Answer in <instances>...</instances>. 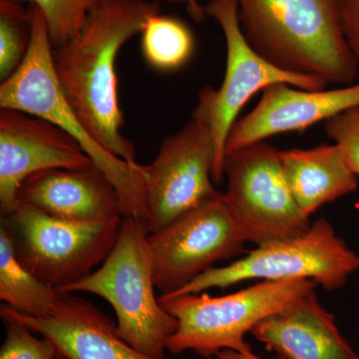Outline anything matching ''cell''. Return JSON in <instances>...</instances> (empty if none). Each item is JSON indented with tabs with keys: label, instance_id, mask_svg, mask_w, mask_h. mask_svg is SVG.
Wrapping results in <instances>:
<instances>
[{
	"label": "cell",
	"instance_id": "cell-23",
	"mask_svg": "<svg viewBox=\"0 0 359 359\" xmlns=\"http://www.w3.org/2000/svg\"><path fill=\"white\" fill-rule=\"evenodd\" d=\"M325 134L339 146L349 168L359 177V107L325 121Z\"/></svg>",
	"mask_w": 359,
	"mask_h": 359
},
{
	"label": "cell",
	"instance_id": "cell-18",
	"mask_svg": "<svg viewBox=\"0 0 359 359\" xmlns=\"http://www.w3.org/2000/svg\"><path fill=\"white\" fill-rule=\"evenodd\" d=\"M63 295L23 266L16 255L11 233L1 224L0 299L23 316L46 318L54 313Z\"/></svg>",
	"mask_w": 359,
	"mask_h": 359
},
{
	"label": "cell",
	"instance_id": "cell-25",
	"mask_svg": "<svg viewBox=\"0 0 359 359\" xmlns=\"http://www.w3.org/2000/svg\"><path fill=\"white\" fill-rule=\"evenodd\" d=\"M171 4H185L189 15L197 22H203L207 18L205 7L201 6L198 0H167Z\"/></svg>",
	"mask_w": 359,
	"mask_h": 359
},
{
	"label": "cell",
	"instance_id": "cell-4",
	"mask_svg": "<svg viewBox=\"0 0 359 359\" xmlns=\"http://www.w3.org/2000/svg\"><path fill=\"white\" fill-rule=\"evenodd\" d=\"M148 236L147 224L125 217L114 247L100 268L59 292L102 297L114 309L118 332L130 346L150 358L165 359L178 321L156 297Z\"/></svg>",
	"mask_w": 359,
	"mask_h": 359
},
{
	"label": "cell",
	"instance_id": "cell-6",
	"mask_svg": "<svg viewBox=\"0 0 359 359\" xmlns=\"http://www.w3.org/2000/svg\"><path fill=\"white\" fill-rule=\"evenodd\" d=\"M359 269V256L325 219L297 237L257 247L228 266L212 268L170 295L226 289L245 280H311L327 290L341 289Z\"/></svg>",
	"mask_w": 359,
	"mask_h": 359
},
{
	"label": "cell",
	"instance_id": "cell-21",
	"mask_svg": "<svg viewBox=\"0 0 359 359\" xmlns=\"http://www.w3.org/2000/svg\"><path fill=\"white\" fill-rule=\"evenodd\" d=\"M43 13L53 48L76 36L89 13L103 0H21Z\"/></svg>",
	"mask_w": 359,
	"mask_h": 359
},
{
	"label": "cell",
	"instance_id": "cell-20",
	"mask_svg": "<svg viewBox=\"0 0 359 359\" xmlns=\"http://www.w3.org/2000/svg\"><path fill=\"white\" fill-rule=\"evenodd\" d=\"M32 25L29 7L21 0H0V79L6 81L25 60Z\"/></svg>",
	"mask_w": 359,
	"mask_h": 359
},
{
	"label": "cell",
	"instance_id": "cell-22",
	"mask_svg": "<svg viewBox=\"0 0 359 359\" xmlns=\"http://www.w3.org/2000/svg\"><path fill=\"white\" fill-rule=\"evenodd\" d=\"M6 337L0 349V359H59L61 353L50 339H39L20 321L1 316Z\"/></svg>",
	"mask_w": 359,
	"mask_h": 359
},
{
	"label": "cell",
	"instance_id": "cell-17",
	"mask_svg": "<svg viewBox=\"0 0 359 359\" xmlns=\"http://www.w3.org/2000/svg\"><path fill=\"white\" fill-rule=\"evenodd\" d=\"M290 193L304 216L358 189V176L337 144L280 151Z\"/></svg>",
	"mask_w": 359,
	"mask_h": 359
},
{
	"label": "cell",
	"instance_id": "cell-16",
	"mask_svg": "<svg viewBox=\"0 0 359 359\" xmlns=\"http://www.w3.org/2000/svg\"><path fill=\"white\" fill-rule=\"evenodd\" d=\"M250 334L283 359H359L314 290L259 323Z\"/></svg>",
	"mask_w": 359,
	"mask_h": 359
},
{
	"label": "cell",
	"instance_id": "cell-11",
	"mask_svg": "<svg viewBox=\"0 0 359 359\" xmlns=\"http://www.w3.org/2000/svg\"><path fill=\"white\" fill-rule=\"evenodd\" d=\"M156 289L162 294L186 287L224 259L238 256L245 244L224 193L149 233Z\"/></svg>",
	"mask_w": 359,
	"mask_h": 359
},
{
	"label": "cell",
	"instance_id": "cell-24",
	"mask_svg": "<svg viewBox=\"0 0 359 359\" xmlns=\"http://www.w3.org/2000/svg\"><path fill=\"white\" fill-rule=\"evenodd\" d=\"M339 21L347 46L359 63V0H339Z\"/></svg>",
	"mask_w": 359,
	"mask_h": 359
},
{
	"label": "cell",
	"instance_id": "cell-8",
	"mask_svg": "<svg viewBox=\"0 0 359 359\" xmlns=\"http://www.w3.org/2000/svg\"><path fill=\"white\" fill-rule=\"evenodd\" d=\"M223 30L226 41V62L223 82L219 89L203 87L196 109L207 118L216 147V161L212 181L219 185L224 181L226 143L240 111L250 97L269 85L285 83L297 88L320 91L327 81L309 75L294 74L271 65L259 55L245 39L241 28L236 0H209L205 7Z\"/></svg>",
	"mask_w": 359,
	"mask_h": 359
},
{
	"label": "cell",
	"instance_id": "cell-12",
	"mask_svg": "<svg viewBox=\"0 0 359 359\" xmlns=\"http://www.w3.org/2000/svg\"><path fill=\"white\" fill-rule=\"evenodd\" d=\"M93 162L74 138L43 118L15 109L0 110V211L18 207L27 177L51 169H81Z\"/></svg>",
	"mask_w": 359,
	"mask_h": 359
},
{
	"label": "cell",
	"instance_id": "cell-7",
	"mask_svg": "<svg viewBox=\"0 0 359 359\" xmlns=\"http://www.w3.org/2000/svg\"><path fill=\"white\" fill-rule=\"evenodd\" d=\"M124 217L100 222L56 218L18 204L2 217L23 266L56 290L93 273L114 247Z\"/></svg>",
	"mask_w": 359,
	"mask_h": 359
},
{
	"label": "cell",
	"instance_id": "cell-26",
	"mask_svg": "<svg viewBox=\"0 0 359 359\" xmlns=\"http://www.w3.org/2000/svg\"><path fill=\"white\" fill-rule=\"evenodd\" d=\"M216 359H264L257 356V354L252 353V351H231V349H226V351H219L216 356ZM275 359H283L280 356Z\"/></svg>",
	"mask_w": 359,
	"mask_h": 359
},
{
	"label": "cell",
	"instance_id": "cell-1",
	"mask_svg": "<svg viewBox=\"0 0 359 359\" xmlns=\"http://www.w3.org/2000/svg\"><path fill=\"white\" fill-rule=\"evenodd\" d=\"M160 8L158 0H103L76 36L52 51L56 76L73 109L104 148L130 163L136 162V152L121 131L116 59Z\"/></svg>",
	"mask_w": 359,
	"mask_h": 359
},
{
	"label": "cell",
	"instance_id": "cell-19",
	"mask_svg": "<svg viewBox=\"0 0 359 359\" xmlns=\"http://www.w3.org/2000/svg\"><path fill=\"white\" fill-rule=\"evenodd\" d=\"M141 48L149 66L156 70L175 71L190 60L195 39L183 21L172 16H150L141 32Z\"/></svg>",
	"mask_w": 359,
	"mask_h": 359
},
{
	"label": "cell",
	"instance_id": "cell-15",
	"mask_svg": "<svg viewBox=\"0 0 359 359\" xmlns=\"http://www.w3.org/2000/svg\"><path fill=\"white\" fill-rule=\"evenodd\" d=\"M18 201L67 221L100 222L124 217L119 194L95 165L33 174L21 184Z\"/></svg>",
	"mask_w": 359,
	"mask_h": 359
},
{
	"label": "cell",
	"instance_id": "cell-13",
	"mask_svg": "<svg viewBox=\"0 0 359 359\" xmlns=\"http://www.w3.org/2000/svg\"><path fill=\"white\" fill-rule=\"evenodd\" d=\"M262 92L263 96L255 109L233 124L226 139V154L275 135L302 131L359 107V82L320 91L276 83Z\"/></svg>",
	"mask_w": 359,
	"mask_h": 359
},
{
	"label": "cell",
	"instance_id": "cell-2",
	"mask_svg": "<svg viewBox=\"0 0 359 359\" xmlns=\"http://www.w3.org/2000/svg\"><path fill=\"white\" fill-rule=\"evenodd\" d=\"M250 46L271 65L328 84L351 85L358 60L339 21V0H236Z\"/></svg>",
	"mask_w": 359,
	"mask_h": 359
},
{
	"label": "cell",
	"instance_id": "cell-27",
	"mask_svg": "<svg viewBox=\"0 0 359 359\" xmlns=\"http://www.w3.org/2000/svg\"><path fill=\"white\" fill-rule=\"evenodd\" d=\"M59 359H68V358H65V355H62V354H61L60 358H59Z\"/></svg>",
	"mask_w": 359,
	"mask_h": 359
},
{
	"label": "cell",
	"instance_id": "cell-5",
	"mask_svg": "<svg viewBox=\"0 0 359 359\" xmlns=\"http://www.w3.org/2000/svg\"><path fill=\"white\" fill-rule=\"evenodd\" d=\"M316 285L311 280H262L222 297L203 292L161 294L160 304L178 321L167 351L173 354L190 351L208 358L226 349L252 351L245 334L266 318L311 294Z\"/></svg>",
	"mask_w": 359,
	"mask_h": 359
},
{
	"label": "cell",
	"instance_id": "cell-3",
	"mask_svg": "<svg viewBox=\"0 0 359 359\" xmlns=\"http://www.w3.org/2000/svg\"><path fill=\"white\" fill-rule=\"evenodd\" d=\"M32 34L18 69L0 85V108L43 118L70 135L119 194L123 214L147 224L148 211L140 164L116 157L85 126L59 84L48 28L39 7L29 6Z\"/></svg>",
	"mask_w": 359,
	"mask_h": 359
},
{
	"label": "cell",
	"instance_id": "cell-9",
	"mask_svg": "<svg viewBox=\"0 0 359 359\" xmlns=\"http://www.w3.org/2000/svg\"><path fill=\"white\" fill-rule=\"evenodd\" d=\"M224 199L245 243L257 247L287 240L311 226L290 193L280 150L264 141L226 153Z\"/></svg>",
	"mask_w": 359,
	"mask_h": 359
},
{
	"label": "cell",
	"instance_id": "cell-14",
	"mask_svg": "<svg viewBox=\"0 0 359 359\" xmlns=\"http://www.w3.org/2000/svg\"><path fill=\"white\" fill-rule=\"evenodd\" d=\"M0 316L20 321L50 339L68 359H154L130 346L102 311L72 294L63 295L46 318L23 316L6 306L0 308Z\"/></svg>",
	"mask_w": 359,
	"mask_h": 359
},
{
	"label": "cell",
	"instance_id": "cell-10",
	"mask_svg": "<svg viewBox=\"0 0 359 359\" xmlns=\"http://www.w3.org/2000/svg\"><path fill=\"white\" fill-rule=\"evenodd\" d=\"M216 147L207 118L194 110L192 120L162 142L148 165L140 164L149 233H155L216 197L212 170Z\"/></svg>",
	"mask_w": 359,
	"mask_h": 359
}]
</instances>
